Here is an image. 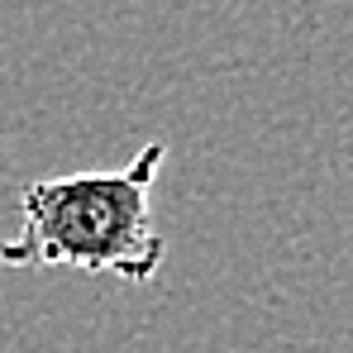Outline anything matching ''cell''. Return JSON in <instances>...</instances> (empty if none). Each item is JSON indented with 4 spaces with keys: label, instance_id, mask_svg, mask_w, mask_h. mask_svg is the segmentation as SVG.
<instances>
[{
    "label": "cell",
    "instance_id": "obj_1",
    "mask_svg": "<svg viewBox=\"0 0 353 353\" xmlns=\"http://www.w3.org/2000/svg\"><path fill=\"white\" fill-rule=\"evenodd\" d=\"M163 143H143L119 172L39 176L19 191V234L0 243L5 268H81L148 282L168 239L153 220Z\"/></svg>",
    "mask_w": 353,
    "mask_h": 353
}]
</instances>
